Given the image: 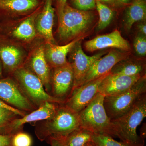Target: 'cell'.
Listing matches in <instances>:
<instances>
[{"mask_svg": "<svg viewBox=\"0 0 146 146\" xmlns=\"http://www.w3.org/2000/svg\"><path fill=\"white\" fill-rule=\"evenodd\" d=\"M74 8L83 11H89L96 8V0H72Z\"/></svg>", "mask_w": 146, "mask_h": 146, "instance_id": "83f0119b", "label": "cell"}, {"mask_svg": "<svg viewBox=\"0 0 146 146\" xmlns=\"http://www.w3.org/2000/svg\"><path fill=\"white\" fill-rule=\"evenodd\" d=\"M58 16V37L65 44L80 37L89 29L94 19V14L91 11L78 10L67 3Z\"/></svg>", "mask_w": 146, "mask_h": 146, "instance_id": "6da1fadb", "label": "cell"}, {"mask_svg": "<svg viewBox=\"0 0 146 146\" xmlns=\"http://www.w3.org/2000/svg\"><path fill=\"white\" fill-rule=\"evenodd\" d=\"M80 40L81 39L76 42L68 54L69 60L68 62L71 63L74 71L73 90L78 86L80 82L92 64L105 54L104 52H101L92 56H87L82 50Z\"/></svg>", "mask_w": 146, "mask_h": 146, "instance_id": "5bb4252c", "label": "cell"}, {"mask_svg": "<svg viewBox=\"0 0 146 146\" xmlns=\"http://www.w3.org/2000/svg\"><path fill=\"white\" fill-rule=\"evenodd\" d=\"M146 117V94L136 101L131 109L125 114L111 121L116 136L131 146H143L144 139L138 136L136 129Z\"/></svg>", "mask_w": 146, "mask_h": 146, "instance_id": "3957f363", "label": "cell"}, {"mask_svg": "<svg viewBox=\"0 0 146 146\" xmlns=\"http://www.w3.org/2000/svg\"><path fill=\"white\" fill-rule=\"evenodd\" d=\"M92 141L96 146H131L122 141L118 142L112 136L104 134L93 133Z\"/></svg>", "mask_w": 146, "mask_h": 146, "instance_id": "484cf974", "label": "cell"}, {"mask_svg": "<svg viewBox=\"0 0 146 146\" xmlns=\"http://www.w3.org/2000/svg\"><path fill=\"white\" fill-rule=\"evenodd\" d=\"M82 38H77L62 46L45 43V56L50 68L54 69L67 64L68 54L76 42Z\"/></svg>", "mask_w": 146, "mask_h": 146, "instance_id": "ffe728a7", "label": "cell"}, {"mask_svg": "<svg viewBox=\"0 0 146 146\" xmlns=\"http://www.w3.org/2000/svg\"><path fill=\"white\" fill-rule=\"evenodd\" d=\"M68 0H57L58 15L60 14L63 10Z\"/></svg>", "mask_w": 146, "mask_h": 146, "instance_id": "836d02e7", "label": "cell"}, {"mask_svg": "<svg viewBox=\"0 0 146 146\" xmlns=\"http://www.w3.org/2000/svg\"><path fill=\"white\" fill-rule=\"evenodd\" d=\"M146 93L145 75L143 76L133 86L121 94L104 97V105L108 117L116 119L129 111L136 101Z\"/></svg>", "mask_w": 146, "mask_h": 146, "instance_id": "52a82bcc", "label": "cell"}, {"mask_svg": "<svg viewBox=\"0 0 146 146\" xmlns=\"http://www.w3.org/2000/svg\"><path fill=\"white\" fill-rule=\"evenodd\" d=\"M144 66L139 62L126 61L119 62L112 68L110 73L115 74L126 76H133L142 75Z\"/></svg>", "mask_w": 146, "mask_h": 146, "instance_id": "603a6c76", "label": "cell"}, {"mask_svg": "<svg viewBox=\"0 0 146 146\" xmlns=\"http://www.w3.org/2000/svg\"><path fill=\"white\" fill-rule=\"evenodd\" d=\"M12 76L35 107H39L46 102L60 104L65 102L48 93L41 80L23 65L16 70Z\"/></svg>", "mask_w": 146, "mask_h": 146, "instance_id": "8992f818", "label": "cell"}, {"mask_svg": "<svg viewBox=\"0 0 146 146\" xmlns=\"http://www.w3.org/2000/svg\"><path fill=\"white\" fill-rule=\"evenodd\" d=\"M145 1H146V0H145Z\"/></svg>", "mask_w": 146, "mask_h": 146, "instance_id": "f35d334b", "label": "cell"}, {"mask_svg": "<svg viewBox=\"0 0 146 146\" xmlns=\"http://www.w3.org/2000/svg\"><path fill=\"white\" fill-rule=\"evenodd\" d=\"M32 144L31 137L22 131L12 135L10 146H31Z\"/></svg>", "mask_w": 146, "mask_h": 146, "instance_id": "4316f807", "label": "cell"}, {"mask_svg": "<svg viewBox=\"0 0 146 146\" xmlns=\"http://www.w3.org/2000/svg\"><path fill=\"white\" fill-rule=\"evenodd\" d=\"M43 3L32 13L11 20L0 21V34L28 49L38 38L35 28V20L42 9Z\"/></svg>", "mask_w": 146, "mask_h": 146, "instance_id": "5b68a950", "label": "cell"}, {"mask_svg": "<svg viewBox=\"0 0 146 146\" xmlns=\"http://www.w3.org/2000/svg\"><path fill=\"white\" fill-rule=\"evenodd\" d=\"M118 1L120 2V3L122 4H127L128 3H129L130 0H118Z\"/></svg>", "mask_w": 146, "mask_h": 146, "instance_id": "8d00e7d4", "label": "cell"}, {"mask_svg": "<svg viewBox=\"0 0 146 146\" xmlns=\"http://www.w3.org/2000/svg\"><path fill=\"white\" fill-rule=\"evenodd\" d=\"M63 105L58 106L52 117L44 120L35 129V134L40 141L54 138L64 139L80 127L78 113Z\"/></svg>", "mask_w": 146, "mask_h": 146, "instance_id": "7a4b0ae2", "label": "cell"}, {"mask_svg": "<svg viewBox=\"0 0 146 146\" xmlns=\"http://www.w3.org/2000/svg\"><path fill=\"white\" fill-rule=\"evenodd\" d=\"M84 47L86 50L90 52L109 48H116L127 52L130 49L129 43L117 30L108 34L98 35L86 41Z\"/></svg>", "mask_w": 146, "mask_h": 146, "instance_id": "ac0fdd59", "label": "cell"}, {"mask_svg": "<svg viewBox=\"0 0 146 146\" xmlns=\"http://www.w3.org/2000/svg\"><path fill=\"white\" fill-rule=\"evenodd\" d=\"M0 108H4V109L8 110L14 112V113L18 115L19 117H23L26 115V112L21 111L17 108L12 107L11 106L7 104L5 102L1 100L0 99Z\"/></svg>", "mask_w": 146, "mask_h": 146, "instance_id": "f546056e", "label": "cell"}, {"mask_svg": "<svg viewBox=\"0 0 146 146\" xmlns=\"http://www.w3.org/2000/svg\"><path fill=\"white\" fill-rule=\"evenodd\" d=\"M138 29L141 33L144 36L146 35V25L145 23H140L138 25Z\"/></svg>", "mask_w": 146, "mask_h": 146, "instance_id": "e575fe53", "label": "cell"}, {"mask_svg": "<svg viewBox=\"0 0 146 146\" xmlns=\"http://www.w3.org/2000/svg\"><path fill=\"white\" fill-rule=\"evenodd\" d=\"M57 104H60L46 102L38 109L33 110L30 114L23 117L16 118L11 125L10 135H13L21 131L23 126L27 123L44 121L52 117L56 112L58 106Z\"/></svg>", "mask_w": 146, "mask_h": 146, "instance_id": "d6986e66", "label": "cell"}, {"mask_svg": "<svg viewBox=\"0 0 146 146\" xmlns=\"http://www.w3.org/2000/svg\"><path fill=\"white\" fill-rule=\"evenodd\" d=\"M42 3L39 0H0V21L26 16Z\"/></svg>", "mask_w": 146, "mask_h": 146, "instance_id": "2e32d148", "label": "cell"}, {"mask_svg": "<svg viewBox=\"0 0 146 146\" xmlns=\"http://www.w3.org/2000/svg\"><path fill=\"white\" fill-rule=\"evenodd\" d=\"M98 1L103 3H105L114 7H119L122 5V3H120L118 0H98Z\"/></svg>", "mask_w": 146, "mask_h": 146, "instance_id": "d6a6232c", "label": "cell"}, {"mask_svg": "<svg viewBox=\"0 0 146 146\" xmlns=\"http://www.w3.org/2000/svg\"><path fill=\"white\" fill-rule=\"evenodd\" d=\"M51 87L53 96L65 102L72 91L74 74L71 63L53 69L51 72Z\"/></svg>", "mask_w": 146, "mask_h": 146, "instance_id": "4fadbf2b", "label": "cell"}, {"mask_svg": "<svg viewBox=\"0 0 146 146\" xmlns=\"http://www.w3.org/2000/svg\"><path fill=\"white\" fill-rule=\"evenodd\" d=\"M28 49L0 34V62L3 71L12 76L16 70L23 65Z\"/></svg>", "mask_w": 146, "mask_h": 146, "instance_id": "9c48e42d", "label": "cell"}, {"mask_svg": "<svg viewBox=\"0 0 146 146\" xmlns=\"http://www.w3.org/2000/svg\"><path fill=\"white\" fill-rule=\"evenodd\" d=\"M86 146H96L95 145V144L93 143V141L92 142H91V143H89L88 145H87Z\"/></svg>", "mask_w": 146, "mask_h": 146, "instance_id": "74e56055", "label": "cell"}, {"mask_svg": "<svg viewBox=\"0 0 146 146\" xmlns=\"http://www.w3.org/2000/svg\"><path fill=\"white\" fill-rule=\"evenodd\" d=\"M46 141L51 146H66L62 139L50 138Z\"/></svg>", "mask_w": 146, "mask_h": 146, "instance_id": "4dcf8cb0", "label": "cell"}, {"mask_svg": "<svg viewBox=\"0 0 146 146\" xmlns=\"http://www.w3.org/2000/svg\"><path fill=\"white\" fill-rule=\"evenodd\" d=\"M54 8L52 0H44L43 6L35 20V28L38 38L45 43L56 44L53 34Z\"/></svg>", "mask_w": 146, "mask_h": 146, "instance_id": "e0dca14e", "label": "cell"}, {"mask_svg": "<svg viewBox=\"0 0 146 146\" xmlns=\"http://www.w3.org/2000/svg\"><path fill=\"white\" fill-rule=\"evenodd\" d=\"M0 99L24 112H32L36 108L13 78H0Z\"/></svg>", "mask_w": 146, "mask_h": 146, "instance_id": "30bf717a", "label": "cell"}, {"mask_svg": "<svg viewBox=\"0 0 146 146\" xmlns=\"http://www.w3.org/2000/svg\"><path fill=\"white\" fill-rule=\"evenodd\" d=\"M146 18V5L145 0H134L127 8L126 13L125 26L129 31L133 24Z\"/></svg>", "mask_w": 146, "mask_h": 146, "instance_id": "44dd1931", "label": "cell"}, {"mask_svg": "<svg viewBox=\"0 0 146 146\" xmlns=\"http://www.w3.org/2000/svg\"><path fill=\"white\" fill-rule=\"evenodd\" d=\"M45 42L37 38L28 48V52L23 66L31 71L42 82L48 92L51 87V69L45 56Z\"/></svg>", "mask_w": 146, "mask_h": 146, "instance_id": "ba28073f", "label": "cell"}, {"mask_svg": "<svg viewBox=\"0 0 146 146\" xmlns=\"http://www.w3.org/2000/svg\"><path fill=\"white\" fill-rule=\"evenodd\" d=\"M133 46L137 54L141 56L146 54V39L145 36H136L134 40Z\"/></svg>", "mask_w": 146, "mask_h": 146, "instance_id": "f1b7e54d", "label": "cell"}, {"mask_svg": "<svg viewBox=\"0 0 146 146\" xmlns=\"http://www.w3.org/2000/svg\"><path fill=\"white\" fill-rule=\"evenodd\" d=\"M18 116L10 110L0 108V134L10 135L11 125Z\"/></svg>", "mask_w": 146, "mask_h": 146, "instance_id": "d4e9b609", "label": "cell"}, {"mask_svg": "<svg viewBox=\"0 0 146 146\" xmlns=\"http://www.w3.org/2000/svg\"><path fill=\"white\" fill-rule=\"evenodd\" d=\"M110 73L74 89L63 104L76 113H79L93 100L98 93L100 84Z\"/></svg>", "mask_w": 146, "mask_h": 146, "instance_id": "8fae6325", "label": "cell"}, {"mask_svg": "<svg viewBox=\"0 0 146 146\" xmlns=\"http://www.w3.org/2000/svg\"><path fill=\"white\" fill-rule=\"evenodd\" d=\"M129 56L128 52L115 50L110 51L107 54L102 56L92 64L80 82L78 86L110 72L116 64L123 60H126Z\"/></svg>", "mask_w": 146, "mask_h": 146, "instance_id": "7c38bea8", "label": "cell"}, {"mask_svg": "<svg viewBox=\"0 0 146 146\" xmlns=\"http://www.w3.org/2000/svg\"><path fill=\"white\" fill-rule=\"evenodd\" d=\"M104 98L98 92L91 102L78 113L80 127L93 133L117 137L113 124L105 109Z\"/></svg>", "mask_w": 146, "mask_h": 146, "instance_id": "277c9868", "label": "cell"}, {"mask_svg": "<svg viewBox=\"0 0 146 146\" xmlns=\"http://www.w3.org/2000/svg\"><path fill=\"white\" fill-rule=\"evenodd\" d=\"M3 70L2 65L1 63L0 62V78H2L3 77Z\"/></svg>", "mask_w": 146, "mask_h": 146, "instance_id": "d590c367", "label": "cell"}, {"mask_svg": "<svg viewBox=\"0 0 146 146\" xmlns=\"http://www.w3.org/2000/svg\"><path fill=\"white\" fill-rule=\"evenodd\" d=\"M96 9L99 15V20L97 25L98 31L102 30L111 23L114 16V12L107 5L96 0Z\"/></svg>", "mask_w": 146, "mask_h": 146, "instance_id": "cb8c5ba5", "label": "cell"}, {"mask_svg": "<svg viewBox=\"0 0 146 146\" xmlns=\"http://www.w3.org/2000/svg\"><path fill=\"white\" fill-rule=\"evenodd\" d=\"M93 133L81 127L63 139L66 146H86L92 142Z\"/></svg>", "mask_w": 146, "mask_h": 146, "instance_id": "7402d4cb", "label": "cell"}, {"mask_svg": "<svg viewBox=\"0 0 146 146\" xmlns=\"http://www.w3.org/2000/svg\"><path fill=\"white\" fill-rule=\"evenodd\" d=\"M12 135L0 134V146H10Z\"/></svg>", "mask_w": 146, "mask_h": 146, "instance_id": "1f68e13d", "label": "cell"}, {"mask_svg": "<svg viewBox=\"0 0 146 146\" xmlns=\"http://www.w3.org/2000/svg\"><path fill=\"white\" fill-rule=\"evenodd\" d=\"M144 75L126 76L110 72L100 84L98 92L104 97L119 95L130 88Z\"/></svg>", "mask_w": 146, "mask_h": 146, "instance_id": "9a60e30c", "label": "cell"}]
</instances>
